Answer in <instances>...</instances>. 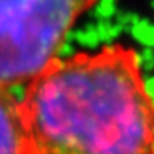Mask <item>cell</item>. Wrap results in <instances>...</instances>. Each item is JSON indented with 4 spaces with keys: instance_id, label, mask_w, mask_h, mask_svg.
Segmentation results:
<instances>
[{
    "instance_id": "3",
    "label": "cell",
    "mask_w": 154,
    "mask_h": 154,
    "mask_svg": "<svg viewBox=\"0 0 154 154\" xmlns=\"http://www.w3.org/2000/svg\"><path fill=\"white\" fill-rule=\"evenodd\" d=\"M0 154H26L20 100L0 84Z\"/></svg>"
},
{
    "instance_id": "2",
    "label": "cell",
    "mask_w": 154,
    "mask_h": 154,
    "mask_svg": "<svg viewBox=\"0 0 154 154\" xmlns=\"http://www.w3.org/2000/svg\"><path fill=\"white\" fill-rule=\"evenodd\" d=\"M97 0H0V84L26 85Z\"/></svg>"
},
{
    "instance_id": "1",
    "label": "cell",
    "mask_w": 154,
    "mask_h": 154,
    "mask_svg": "<svg viewBox=\"0 0 154 154\" xmlns=\"http://www.w3.org/2000/svg\"><path fill=\"white\" fill-rule=\"evenodd\" d=\"M26 154H154V96L126 44L55 57L20 100Z\"/></svg>"
}]
</instances>
